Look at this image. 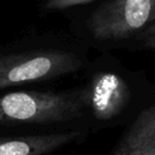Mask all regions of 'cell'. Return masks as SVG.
<instances>
[{
  "label": "cell",
  "mask_w": 155,
  "mask_h": 155,
  "mask_svg": "<svg viewBox=\"0 0 155 155\" xmlns=\"http://www.w3.org/2000/svg\"><path fill=\"white\" fill-rule=\"evenodd\" d=\"M130 96L128 85L119 74L99 71L88 86V107L97 120L109 121L125 109Z\"/></svg>",
  "instance_id": "4"
},
{
  "label": "cell",
  "mask_w": 155,
  "mask_h": 155,
  "mask_svg": "<svg viewBox=\"0 0 155 155\" xmlns=\"http://www.w3.org/2000/svg\"><path fill=\"white\" fill-rule=\"evenodd\" d=\"M81 65L82 61L76 54L61 50L0 57V90L71 74Z\"/></svg>",
  "instance_id": "3"
},
{
  "label": "cell",
  "mask_w": 155,
  "mask_h": 155,
  "mask_svg": "<svg viewBox=\"0 0 155 155\" xmlns=\"http://www.w3.org/2000/svg\"><path fill=\"white\" fill-rule=\"evenodd\" d=\"M88 86L64 92H11L0 96V125L56 124L81 116Z\"/></svg>",
  "instance_id": "1"
},
{
  "label": "cell",
  "mask_w": 155,
  "mask_h": 155,
  "mask_svg": "<svg viewBox=\"0 0 155 155\" xmlns=\"http://www.w3.org/2000/svg\"><path fill=\"white\" fill-rule=\"evenodd\" d=\"M138 39L142 46L155 50V22L149 24L138 34Z\"/></svg>",
  "instance_id": "8"
},
{
  "label": "cell",
  "mask_w": 155,
  "mask_h": 155,
  "mask_svg": "<svg viewBox=\"0 0 155 155\" xmlns=\"http://www.w3.org/2000/svg\"><path fill=\"white\" fill-rule=\"evenodd\" d=\"M93 0H47L44 5L46 10H65L74 6H80Z\"/></svg>",
  "instance_id": "7"
},
{
  "label": "cell",
  "mask_w": 155,
  "mask_h": 155,
  "mask_svg": "<svg viewBox=\"0 0 155 155\" xmlns=\"http://www.w3.org/2000/svg\"><path fill=\"white\" fill-rule=\"evenodd\" d=\"M110 155H155V102L138 114Z\"/></svg>",
  "instance_id": "5"
},
{
  "label": "cell",
  "mask_w": 155,
  "mask_h": 155,
  "mask_svg": "<svg viewBox=\"0 0 155 155\" xmlns=\"http://www.w3.org/2000/svg\"><path fill=\"white\" fill-rule=\"evenodd\" d=\"M81 133L68 131L39 136L0 137V155H46L76 142Z\"/></svg>",
  "instance_id": "6"
},
{
  "label": "cell",
  "mask_w": 155,
  "mask_h": 155,
  "mask_svg": "<svg viewBox=\"0 0 155 155\" xmlns=\"http://www.w3.org/2000/svg\"><path fill=\"white\" fill-rule=\"evenodd\" d=\"M155 22V0H108L87 19L97 40H124L138 35Z\"/></svg>",
  "instance_id": "2"
}]
</instances>
